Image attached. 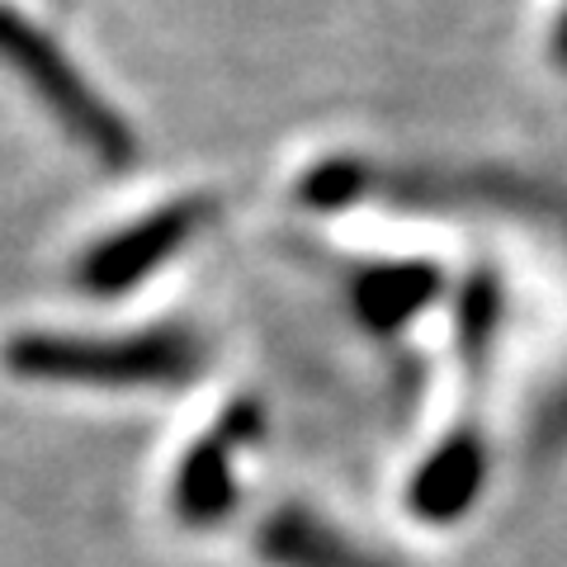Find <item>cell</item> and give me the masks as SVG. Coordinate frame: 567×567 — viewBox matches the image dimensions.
<instances>
[{"label":"cell","instance_id":"9c48e42d","mask_svg":"<svg viewBox=\"0 0 567 567\" xmlns=\"http://www.w3.org/2000/svg\"><path fill=\"white\" fill-rule=\"evenodd\" d=\"M554 62L567 66V10L558 14V29H554Z\"/></svg>","mask_w":567,"mask_h":567},{"label":"cell","instance_id":"277c9868","mask_svg":"<svg viewBox=\"0 0 567 567\" xmlns=\"http://www.w3.org/2000/svg\"><path fill=\"white\" fill-rule=\"evenodd\" d=\"M265 416L256 402H233L208 431L185 450L171 483V511L194 529H208L233 516L237 506V458L256 445Z\"/></svg>","mask_w":567,"mask_h":567},{"label":"cell","instance_id":"7a4b0ae2","mask_svg":"<svg viewBox=\"0 0 567 567\" xmlns=\"http://www.w3.org/2000/svg\"><path fill=\"white\" fill-rule=\"evenodd\" d=\"M0 62L48 104V114L58 118L100 166H110V171L133 166V156H137L133 128L85 85V76L71 66L66 52L10 6H0Z\"/></svg>","mask_w":567,"mask_h":567},{"label":"cell","instance_id":"5b68a950","mask_svg":"<svg viewBox=\"0 0 567 567\" xmlns=\"http://www.w3.org/2000/svg\"><path fill=\"white\" fill-rule=\"evenodd\" d=\"M483 483H487L483 431H477V425H458V431L440 440L431 458L421 464V473L412 477L406 506H412V516H421L425 525H450L473 511Z\"/></svg>","mask_w":567,"mask_h":567},{"label":"cell","instance_id":"52a82bcc","mask_svg":"<svg viewBox=\"0 0 567 567\" xmlns=\"http://www.w3.org/2000/svg\"><path fill=\"white\" fill-rule=\"evenodd\" d=\"M440 270L431 260H383V265H364V270L350 275V308L354 317L379 331L393 336L402 331L412 317H421L435 303L440 293Z\"/></svg>","mask_w":567,"mask_h":567},{"label":"cell","instance_id":"ba28073f","mask_svg":"<svg viewBox=\"0 0 567 567\" xmlns=\"http://www.w3.org/2000/svg\"><path fill=\"white\" fill-rule=\"evenodd\" d=\"M496 327H502V284L492 275H473L458 293V312H454V346L464 354V364H483L492 354Z\"/></svg>","mask_w":567,"mask_h":567},{"label":"cell","instance_id":"8992f818","mask_svg":"<svg viewBox=\"0 0 567 567\" xmlns=\"http://www.w3.org/2000/svg\"><path fill=\"white\" fill-rule=\"evenodd\" d=\"M256 554L270 567H393L303 506L270 511L256 525Z\"/></svg>","mask_w":567,"mask_h":567},{"label":"cell","instance_id":"6da1fadb","mask_svg":"<svg viewBox=\"0 0 567 567\" xmlns=\"http://www.w3.org/2000/svg\"><path fill=\"white\" fill-rule=\"evenodd\" d=\"M6 364L33 383L66 388H185L208 369V341L189 327H147L123 336L20 331Z\"/></svg>","mask_w":567,"mask_h":567},{"label":"cell","instance_id":"3957f363","mask_svg":"<svg viewBox=\"0 0 567 567\" xmlns=\"http://www.w3.org/2000/svg\"><path fill=\"white\" fill-rule=\"evenodd\" d=\"M213 218V199H175L166 208L137 218L123 233L100 237L91 251L81 256V289L85 293H128L142 279H152L166 260H175L208 227Z\"/></svg>","mask_w":567,"mask_h":567}]
</instances>
